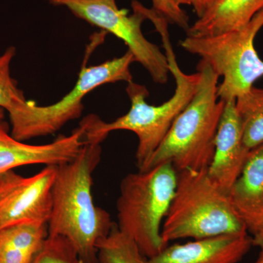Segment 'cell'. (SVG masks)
Wrapping results in <instances>:
<instances>
[{
  "label": "cell",
  "mask_w": 263,
  "mask_h": 263,
  "mask_svg": "<svg viewBox=\"0 0 263 263\" xmlns=\"http://www.w3.org/2000/svg\"><path fill=\"white\" fill-rule=\"evenodd\" d=\"M252 247L249 234L219 235L167 246L145 263H238Z\"/></svg>",
  "instance_id": "obj_12"
},
{
  "label": "cell",
  "mask_w": 263,
  "mask_h": 263,
  "mask_svg": "<svg viewBox=\"0 0 263 263\" xmlns=\"http://www.w3.org/2000/svg\"><path fill=\"white\" fill-rule=\"evenodd\" d=\"M48 236V224L24 223L0 230V263L32 262Z\"/></svg>",
  "instance_id": "obj_15"
},
{
  "label": "cell",
  "mask_w": 263,
  "mask_h": 263,
  "mask_svg": "<svg viewBox=\"0 0 263 263\" xmlns=\"http://www.w3.org/2000/svg\"><path fill=\"white\" fill-rule=\"evenodd\" d=\"M216 0H192L191 6H193L197 16L200 17Z\"/></svg>",
  "instance_id": "obj_21"
},
{
  "label": "cell",
  "mask_w": 263,
  "mask_h": 263,
  "mask_svg": "<svg viewBox=\"0 0 263 263\" xmlns=\"http://www.w3.org/2000/svg\"><path fill=\"white\" fill-rule=\"evenodd\" d=\"M250 149L243 140L241 121L235 100L226 102L215 139V150L208 174L227 194L240 176Z\"/></svg>",
  "instance_id": "obj_11"
},
{
  "label": "cell",
  "mask_w": 263,
  "mask_h": 263,
  "mask_svg": "<svg viewBox=\"0 0 263 263\" xmlns=\"http://www.w3.org/2000/svg\"><path fill=\"white\" fill-rule=\"evenodd\" d=\"M176 3L181 6V5H191L192 0H176Z\"/></svg>",
  "instance_id": "obj_23"
},
{
  "label": "cell",
  "mask_w": 263,
  "mask_h": 263,
  "mask_svg": "<svg viewBox=\"0 0 263 263\" xmlns=\"http://www.w3.org/2000/svg\"><path fill=\"white\" fill-rule=\"evenodd\" d=\"M156 13L163 17L170 24H174L187 31L190 28V18L176 0H152Z\"/></svg>",
  "instance_id": "obj_20"
},
{
  "label": "cell",
  "mask_w": 263,
  "mask_h": 263,
  "mask_svg": "<svg viewBox=\"0 0 263 263\" xmlns=\"http://www.w3.org/2000/svg\"><path fill=\"white\" fill-rule=\"evenodd\" d=\"M177 174L172 164L163 163L127 174L121 181L117 226L134 240L146 259L167 246L161 235V224L174 196Z\"/></svg>",
  "instance_id": "obj_5"
},
{
  "label": "cell",
  "mask_w": 263,
  "mask_h": 263,
  "mask_svg": "<svg viewBox=\"0 0 263 263\" xmlns=\"http://www.w3.org/2000/svg\"><path fill=\"white\" fill-rule=\"evenodd\" d=\"M254 263H263V248L261 249V252L259 254L258 259Z\"/></svg>",
  "instance_id": "obj_24"
},
{
  "label": "cell",
  "mask_w": 263,
  "mask_h": 263,
  "mask_svg": "<svg viewBox=\"0 0 263 263\" xmlns=\"http://www.w3.org/2000/svg\"><path fill=\"white\" fill-rule=\"evenodd\" d=\"M263 27V9L238 30L215 35L186 36L181 47L206 62L222 82L218 98L236 100L263 77V61L254 48V40Z\"/></svg>",
  "instance_id": "obj_7"
},
{
  "label": "cell",
  "mask_w": 263,
  "mask_h": 263,
  "mask_svg": "<svg viewBox=\"0 0 263 263\" xmlns=\"http://www.w3.org/2000/svg\"><path fill=\"white\" fill-rule=\"evenodd\" d=\"M252 241H253V247L263 248V226L258 233L252 236Z\"/></svg>",
  "instance_id": "obj_22"
},
{
  "label": "cell",
  "mask_w": 263,
  "mask_h": 263,
  "mask_svg": "<svg viewBox=\"0 0 263 263\" xmlns=\"http://www.w3.org/2000/svg\"><path fill=\"white\" fill-rule=\"evenodd\" d=\"M98 263H145L146 257L141 254L134 240L115 226L108 236L97 245Z\"/></svg>",
  "instance_id": "obj_17"
},
{
  "label": "cell",
  "mask_w": 263,
  "mask_h": 263,
  "mask_svg": "<svg viewBox=\"0 0 263 263\" xmlns=\"http://www.w3.org/2000/svg\"><path fill=\"white\" fill-rule=\"evenodd\" d=\"M31 263H84L72 243L62 236H49Z\"/></svg>",
  "instance_id": "obj_19"
},
{
  "label": "cell",
  "mask_w": 263,
  "mask_h": 263,
  "mask_svg": "<svg viewBox=\"0 0 263 263\" xmlns=\"http://www.w3.org/2000/svg\"><path fill=\"white\" fill-rule=\"evenodd\" d=\"M245 146L252 150L263 143V89L253 86L235 100Z\"/></svg>",
  "instance_id": "obj_16"
},
{
  "label": "cell",
  "mask_w": 263,
  "mask_h": 263,
  "mask_svg": "<svg viewBox=\"0 0 263 263\" xmlns=\"http://www.w3.org/2000/svg\"><path fill=\"white\" fill-rule=\"evenodd\" d=\"M177 173L174 196L161 230L166 245L181 238L249 234L229 195L211 179L208 169Z\"/></svg>",
  "instance_id": "obj_4"
},
{
  "label": "cell",
  "mask_w": 263,
  "mask_h": 263,
  "mask_svg": "<svg viewBox=\"0 0 263 263\" xmlns=\"http://www.w3.org/2000/svg\"><path fill=\"white\" fill-rule=\"evenodd\" d=\"M4 110H3V108H0V122L3 121V118H4Z\"/></svg>",
  "instance_id": "obj_25"
},
{
  "label": "cell",
  "mask_w": 263,
  "mask_h": 263,
  "mask_svg": "<svg viewBox=\"0 0 263 263\" xmlns=\"http://www.w3.org/2000/svg\"><path fill=\"white\" fill-rule=\"evenodd\" d=\"M56 6H63L78 18L99 27L122 40L133 53L135 61L147 71L156 84H164L168 80L167 57L159 46L143 35L141 26L146 16L132 5L133 14L119 9L116 0H50Z\"/></svg>",
  "instance_id": "obj_8"
},
{
  "label": "cell",
  "mask_w": 263,
  "mask_h": 263,
  "mask_svg": "<svg viewBox=\"0 0 263 263\" xmlns=\"http://www.w3.org/2000/svg\"><path fill=\"white\" fill-rule=\"evenodd\" d=\"M98 143H86L71 162L57 166L52 190L49 236H62L72 243L84 263H98L97 245L116 223L94 202L92 175L101 160Z\"/></svg>",
  "instance_id": "obj_1"
},
{
  "label": "cell",
  "mask_w": 263,
  "mask_h": 263,
  "mask_svg": "<svg viewBox=\"0 0 263 263\" xmlns=\"http://www.w3.org/2000/svg\"><path fill=\"white\" fill-rule=\"evenodd\" d=\"M135 61L130 51L100 65L83 67L74 87L57 103L39 106L25 100L8 110L11 136L20 141L49 136L60 130L83 112V100L91 91L106 84L131 82L130 66Z\"/></svg>",
  "instance_id": "obj_6"
},
{
  "label": "cell",
  "mask_w": 263,
  "mask_h": 263,
  "mask_svg": "<svg viewBox=\"0 0 263 263\" xmlns=\"http://www.w3.org/2000/svg\"><path fill=\"white\" fill-rule=\"evenodd\" d=\"M263 9V0H216L186 31V36H209L238 30Z\"/></svg>",
  "instance_id": "obj_14"
},
{
  "label": "cell",
  "mask_w": 263,
  "mask_h": 263,
  "mask_svg": "<svg viewBox=\"0 0 263 263\" xmlns=\"http://www.w3.org/2000/svg\"><path fill=\"white\" fill-rule=\"evenodd\" d=\"M196 92L187 106L173 123L163 141L144 167L171 163L177 172L209 168L215 150L218 127L226 101L218 98L219 76L206 62L200 60Z\"/></svg>",
  "instance_id": "obj_3"
},
{
  "label": "cell",
  "mask_w": 263,
  "mask_h": 263,
  "mask_svg": "<svg viewBox=\"0 0 263 263\" xmlns=\"http://www.w3.org/2000/svg\"><path fill=\"white\" fill-rule=\"evenodd\" d=\"M228 195L248 233L257 234L263 226V143L250 151Z\"/></svg>",
  "instance_id": "obj_13"
},
{
  "label": "cell",
  "mask_w": 263,
  "mask_h": 263,
  "mask_svg": "<svg viewBox=\"0 0 263 263\" xmlns=\"http://www.w3.org/2000/svg\"><path fill=\"white\" fill-rule=\"evenodd\" d=\"M57 166L29 177L13 170L0 174V230L24 223L48 224Z\"/></svg>",
  "instance_id": "obj_9"
},
{
  "label": "cell",
  "mask_w": 263,
  "mask_h": 263,
  "mask_svg": "<svg viewBox=\"0 0 263 263\" xmlns=\"http://www.w3.org/2000/svg\"><path fill=\"white\" fill-rule=\"evenodd\" d=\"M85 131L79 126L70 136H60L47 144L31 145L15 139L8 125L0 122V174L21 166L60 165L77 157L85 144Z\"/></svg>",
  "instance_id": "obj_10"
},
{
  "label": "cell",
  "mask_w": 263,
  "mask_h": 263,
  "mask_svg": "<svg viewBox=\"0 0 263 263\" xmlns=\"http://www.w3.org/2000/svg\"><path fill=\"white\" fill-rule=\"evenodd\" d=\"M15 55V48L10 46L0 56V108L7 111L27 100L10 74V64Z\"/></svg>",
  "instance_id": "obj_18"
},
{
  "label": "cell",
  "mask_w": 263,
  "mask_h": 263,
  "mask_svg": "<svg viewBox=\"0 0 263 263\" xmlns=\"http://www.w3.org/2000/svg\"><path fill=\"white\" fill-rule=\"evenodd\" d=\"M167 22L163 19L155 24L162 37L170 72L176 82L174 94L159 105H150L146 99L148 91L143 85L127 83V94L131 102L129 111L111 122H105L95 115L85 117L80 125L84 127L86 143L100 144L109 133L116 130L133 132L138 137L136 159L141 170L163 141L176 118L191 101L198 86L199 72L186 74L180 69L167 30Z\"/></svg>",
  "instance_id": "obj_2"
}]
</instances>
